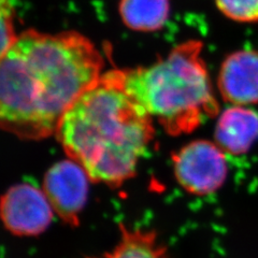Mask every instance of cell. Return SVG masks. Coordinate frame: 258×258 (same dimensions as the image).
<instances>
[{
  "instance_id": "cell-7",
  "label": "cell",
  "mask_w": 258,
  "mask_h": 258,
  "mask_svg": "<svg viewBox=\"0 0 258 258\" xmlns=\"http://www.w3.org/2000/svg\"><path fill=\"white\" fill-rule=\"evenodd\" d=\"M215 85L217 95L228 106H257V48H240L226 55L217 71Z\"/></svg>"
},
{
  "instance_id": "cell-8",
  "label": "cell",
  "mask_w": 258,
  "mask_h": 258,
  "mask_svg": "<svg viewBox=\"0 0 258 258\" xmlns=\"http://www.w3.org/2000/svg\"><path fill=\"white\" fill-rule=\"evenodd\" d=\"M213 141L230 156H243L258 142V112L253 107L227 106L215 117Z\"/></svg>"
},
{
  "instance_id": "cell-3",
  "label": "cell",
  "mask_w": 258,
  "mask_h": 258,
  "mask_svg": "<svg viewBox=\"0 0 258 258\" xmlns=\"http://www.w3.org/2000/svg\"><path fill=\"white\" fill-rule=\"evenodd\" d=\"M203 52L190 39L149 66L120 69L126 91L169 136L191 134L221 111Z\"/></svg>"
},
{
  "instance_id": "cell-12",
  "label": "cell",
  "mask_w": 258,
  "mask_h": 258,
  "mask_svg": "<svg viewBox=\"0 0 258 258\" xmlns=\"http://www.w3.org/2000/svg\"><path fill=\"white\" fill-rule=\"evenodd\" d=\"M18 37L12 4L10 0H0V59L10 50Z\"/></svg>"
},
{
  "instance_id": "cell-4",
  "label": "cell",
  "mask_w": 258,
  "mask_h": 258,
  "mask_svg": "<svg viewBox=\"0 0 258 258\" xmlns=\"http://www.w3.org/2000/svg\"><path fill=\"white\" fill-rule=\"evenodd\" d=\"M227 156L213 140L196 139L184 144L171 155L176 183L192 196L216 194L227 181Z\"/></svg>"
},
{
  "instance_id": "cell-10",
  "label": "cell",
  "mask_w": 258,
  "mask_h": 258,
  "mask_svg": "<svg viewBox=\"0 0 258 258\" xmlns=\"http://www.w3.org/2000/svg\"><path fill=\"white\" fill-rule=\"evenodd\" d=\"M120 19L135 31L153 32L163 28L171 12L170 0H120Z\"/></svg>"
},
{
  "instance_id": "cell-1",
  "label": "cell",
  "mask_w": 258,
  "mask_h": 258,
  "mask_svg": "<svg viewBox=\"0 0 258 258\" xmlns=\"http://www.w3.org/2000/svg\"><path fill=\"white\" fill-rule=\"evenodd\" d=\"M103 66L100 51L78 31L21 32L0 59V129L24 140L55 136Z\"/></svg>"
},
{
  "instance_id": "cell-11",
  "label": "cell",
  "mask_w": 258,
  "mask_h": 258,
  "mask_svg": "<svg viewBox=\"0 0 258 258\" xmlns=\"http://www.w3.org/2000/svg\"><path fill=\"white\" fill-rule=\"evenodd\" d=\"M224 18L240 24L258 23V0H214Z\"/></svg>"
},
{
  "instance_id": "cell-9",
  "label": "cell",
  "mask_w": 258,
  "mask_h": 258,
  "mask_svg": "<svg viewBox=\"0 0 258 258\" xmlns=\"http://www.w3.org/2000/svg\"><path fill=\"white\" fill-rule=\"evenodd\" d=\"M118 227L119 238L110 251L87 258H170L155 230L127 227L123 223Z\"/></svg>"
},
{
  "instance_id": "cell-2",
  "label": "cell",
  "mask_w": 258,
  "mask_h": 258,
  "mask_svg": "<svg viewBox=\"0 0 258 258\" xmlns=\"http://www.w3.org/2000/svg\"><path fill=\"white\" fill-rule=\"evenodd\" d=\"M154 135V120L112 69L72 104L55 137L92 182L118 187L136 175Z\"/></svg>"
},
{
  "instance_id": "cell-6",
  "label": "cell",
  "mask_w": 258,
  "mask_h": 258,
  "mask_svg": "<svg viewBox=\"0 0 258 258\" xmlns=\"http://www.w3.org/2000/svg\"><path fill=\"white\" fill-rule=\"evenodd\" d=\"M91 181L84 169L70 158L54 164L44 174L42 190L55 215L70 227L81 223Z\"/></svg>"
},
{
  "instance_id": "cell-5",
  "label": "cell",
  "mask_w": 258,
  "mask_h": 258,
  "mask_svg": "<svg viewBox=\"0 0 258 258\" xmlns=\"http://www.w3.org/2000/svg\"><path fill=\"white\" fill-rule=\"evenodd\" d=\"M54 215L44 191L29 183L15 184L0 197V221L13 236L42 235Z\"/></svg>"
}]
</instances>
